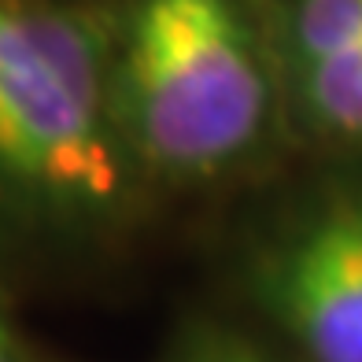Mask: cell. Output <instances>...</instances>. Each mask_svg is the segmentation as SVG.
I'll list each match as a JSON object with an SVG mask.
<instances>
[{"label": "cell", "mask_w": 362, "mask_h": 362, "mask_svg": "<svg viewBox=\"0 0 362 362\" xmlns=\"http://www.w3.org/2000/svg\"><path fill=\"white\" fill-rule=\"evenodd\" d=\"M115 122L144 185L218 192L292 137L267 0H129L115 15Z\"/></svg>", "instance_id": "obj_1"}, {"label": "cell", "mask_w": 362, "mask_h": 362, "mask_svg": "<svg viewBox=\"0 0 362 362\" xmlns=\"http://www.w3.org/2000/svg\"><path fill=\"white\" fill-rule=\"evenodd\" d=\"M115 15L0 0V218L63 248L137 222L152 189L115 122Z\"/></svg>", "instance_id": "obj_2"}, {"label": "cell", "mask_w": 362, "mask_h": 362, "mask_svg": "<svg viewBox=\"0 0 362 362\" xmlns=\"http://www.w3.org/2000/svg\"><path fill=\"white\" fill-rule=\"evenodd\" d=\"M244 285L307 362H362V181H329L274 218Z\"/></svg>", "instance_id": "obj_3"}, {"label": "cell", "mask_w": 362, "mask_h": 362, "mask_svg": "<svg viewBox=\"0 0 362 362\" xmlns=\"http://www.w3.org/2000/svg\"><path fill=\"white\" fill-rule=\"evenodd\" d=\"M292 137L362 152V0H267Z\"/></svg>", "instance_id": "obj_4"}, {"label": "cell", "mask_w": 362, "mask_h": 362, "mask_svg": "<svg viewBox=\"0 0 362 362\" xmlns=\"http://www.w3.org/2000/svg\"><path fill=\"white\" fill-rule=\"evenodd\" d=\"M167 362H270L255 344L222 325H189Z\"/></svg>", "instance_id": "obj_5"}, {"label": "cell", "mask_w": 362, "mask_h": 362, "mask_svg": "<svg viewBox=\"0 0 362 362\" xmlns=\"http://www.w3.org/2000/svg\"><path fill=\"white\" fill-rule=\"evenodd\" d=\"M0 362H30L26 351H23V344H19V337H15L11 322L4 318V310H0Z\"/></svg>", "instance_id": "obj_6"}]
</instances>
